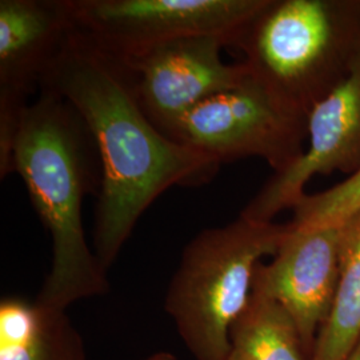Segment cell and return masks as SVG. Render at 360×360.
<instances>
[{"label":"cell","instance_id":"5b68a950","mask_svg":"<svg viewBox=\"0 0 360 360\" xmlns=\"http://www.w3.org/2000/svg\"><path fill=\"white\" fill-rule=\"evenodd\" d=\"M169 138L218 165L257 156L282 172L306 151L309 115L248 77L198 104Z\"/></svg>","mask_w":360,"mask_h":360},{"label":"cell","instance_id":"8992f818","mask_svg":"<svg viewBox=\"0 0 360 360\" xmlns=\"http://www.w3.org/2000/svg\"><path fill=\"white\" fill-rule=\"evenodd\" d=\"M267 0H67L75 31L129 59L176 39L214 35L231 47Z\"/></svg>","mask_w":360,"mask_h":360},{"label":"cell","instance_id":"9a60e30c","mask_svg":"<svg viewBox=\"0 0 360 360\" xmlns=\"http://www.w3.org/2000/svg\"><path fill=\"white\" fill-rule=\"evenodd\" d=\"M142 360H178V358L167 351H158Z\"/></svg>","mask_w":360,"mask_h":360},{"label":"cell","instance_id":"2e32d148","mask_svg":"<svg viewBox=\"0 0 360 360\" xmlns=\"http://www.w3.org/2000/svg\"><path fill=\"white\" fill-rule=\"evenodd\" d=\"M347 360H360V340L358 346L352 351V354L349 355V358Z\"/></svg>","mask_w":360,"mask_h":360},{"label":"cell","instance_id":"9c48e42d","mask_svg":"<svg viewBox=\"0 0 360 360\" xmlns=\"http://www.w3.org/2000/svg\"><path fill=\"white\" fill-rule=\"evenodd\" d=\"M345 223L288 232L272 262L257 264L252 290L283 307L295 323L309 360L334 306L340 278Z\"/></svg>","mask_w":360,"mask_h":360},{"label":"cell","instance_id":"30bf717a","mask_svg":"<svg viewBox=\"0 0 360 360\" xmlns=\"http://www.w3.org/2000/svg\"><path fill=\"white\" fill-rule=\"evenodd\" d=\"M309 146L302 158L282 172H274L240 212L257 221H274L306 195L304 187L315 175L360 168V55L346 79L309 114Z\"/></svg>","mask_w":360,"mask_h":360},{"label":"cell","instance_id":"ba28073f","mask_svg":"<svg viewBox=\"0 0 360 360\" xmlns=\"http://www.w3.org/2000/svg\"><path fill=\"white\" fill-rule=\"evenodd\" d=\"M224 47H229L224 38L199 35L166 41L124 59L138 77L144 112L168 138L198 104L250 77L243 63L223 62Z\"/></svg>","mask_w":360,"mask_h":360},{"label":"cell","instance_id":"7c38bea8","mask_svg":"<svg viewBox=\"0 0 360 360\" xmlns=\"http://www.w3.org/2000/svg\"><path fill=\"white\" fill-rule=\"evenodd\" d=\"M223 360H309L295 323L269 296L252 290L248 304L232 324Z\"/></svg>","mask_w":360,"mask_h":360},{"label":"cell","instance_id":"7a4b0ae2","mask_svg":"<svg viewBox=\"0 0 360 360\" xmlns=\"http://www.w3.org/2000/svg\"><path fill=\"white\" fill-rule=\"evenodd\" d=\"M13 171L51 235V270L37 300L67 309L104 295L107 270L91 251L82 217L84 198L101 193L102 162L86 122L65 98L40 90L27 107L13 144Z\"/></svg>","mask_w":360,"mask_h":360},{"label":"cell","instance_id":"8fae6325","mask_svg":"<svg viewBox=\"0 0 360 360\" xmlns=\"http://www.w3.org/2000/svg\"><path fill=\"white\" fill-rule=\"evenodd\" d=\"M0 360H86L65 309L7 296L0 302Z\"/></svg>","mask_w":360,"mask_h":360},{"label":"cell","instance_id":"5bb4252c","mask_svg":"<svg viewBox=\"0 0 360 360\" xmlns=\"http://www.w3.org/2000/svg\"><path fill=\"white\" fill-rule=\"evenodd\" d=\"M292 211L290 224L296 229H316L347 221L360 212V168L326 191L304 195Z\"/></svg>","mask_w":360,"mask_h":360},{"label":"cell","instance_id":"6da1fadb","mask_svg":"<svg viewBox=\"0 0 360 360\" xmlns=\"http://www.w3.org/2000/svg\"><path fill=\"white\" fill-rule=\"evenodd\" d=\"M40 90L65 98L96 143L103 180L94 247L105 270L162 193L175 186H202L219 171L217 162L159 131L143 110L131 65L75 28Z\"/></svg>","mask_w":360,"mask_h":360},{"label":"cell","instance_id":"277c9868","mask_svg":"<svg viewBox=\"0 0 360 360\" xmlns=\"http://www.w3.org/2000/svg\"><path fill=\"white\" fill-rule=\"evenodd\" d=\"M288 223L239 217L199 232L187 245L168 285L165 309L195 360H223L232 324L252 294L263 257H274Z\"/></svg>","mask_w":360,"mask_h":360},{"label":"cell","instance_id":"3957f363","mask_svg":"<svg viewBox=\"0 0 360 360\" xmlns=\"http://www.w3.org/2000/svg\"><path fill=\"white\" fill-rule=\"evenodd\" d=\"M231 47L250 77L309 115L360 55V0H267Z\"/></svg>","mask_w":360,"mask_h":360},{"label":"cell","instance_id":"4fadbf2b","mask_svg":"<svg viewBox=\"0 0 360 360\" xmlns=\"http://www.w3.org/2000/svg\"><path fill=\"white\" fill-rule=\"evenodd\" d=\"M360 340V212L345 221L342 267L334 306L311 360H347Z\"/></svg>","mask_w":360,"mask_h":360},{"label":"cell","instance_id":"52a82bcc","mask_svg":"<svg viewBox=\"0 0 360 360\" xmlns=\"http://www.w3.org/2000/svg\"><path fill=\"white\" fill-rule=\"evenodd\" d=\"M74 30L67 0H0V176L13 172V144L28 98L40 90Z\"/></svg>","mask_w":360,"mask_h":360}]
</instances>
